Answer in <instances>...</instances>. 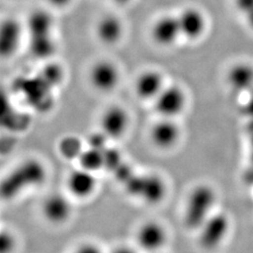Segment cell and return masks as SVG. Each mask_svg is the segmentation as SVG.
Returning a JSON list of instances; mask_svg holds the SVG:
<instances>
[{"mask_svg": "<svg viewBox=\"0 0 253 253\" xmlns=\"http://www.w3.org/2000/svg\"><path fill=\"white\" fill-rule=\"evenodd\" d=\"M45 179L44 166L36 160H28L21 163L2 180L1 195L4 199H13L23 191L42 185Z\"/></svg>", "mask_w": 253, "mask_h": 253, "instance_id": "1", "label": "cell"}, {"mask_svg": "<svg viewBox=\"0 0 253 253\" xmlns=\"http://www.w3.org/2000/svg\"><path fill=\"white\" fill-rule=\"evenodd\" d=\"M217 192L208 184H200L190 191L184 211V223L190 230L200 227L214 212Z\"/></svg>", "mask_w": 253, "mask_h": 253, "instance_id": "2", "label": "cell"}, {"mask_svg": "<svg viewBox=\"0 0 253 253\" xmlns=\"http://www.w3.org/2000/svg\"><path fill=\"white\" fill-rule=\"evenodd\" d=\"M231 228L230 217L225 213H213L200 227V244L208 250H214L221 244Z\"/></svg>", "mask_w": 253, "mask_h": 253, "instance_id": "3", "label": "cell"}, {"mask_svg": "<svg viewBox=\"0 0 253 253\" xmlns=\"http://www.w3.org/2000/svg\"><path fill=\"white\" fill-rule=\"evenodd\" d=\"M154 100L157 111L163 118H174L182 113L186 106V95L177 85L164 87Z\"/></svg>", "mask_w": 253, "mask_h": 253, "instance_id": "4", "label": "cell"}, {"mask_svg": "<svg viewBox=\"0 0 253 253\" xmlns=\"http://www.w3.org/2000/svg\"><path fill=\"white\" fill-rule=\"evenodd\" d=\"M181 35L189 41H196L207 30L208 20L205 13L195 7H188L181 10L177 15Z\"/></svg>", "mask_w": 253, "mask_h": 253, "instance_id": "5", "label": "cell"}, {"mask_svg": "<svg viewBox=\"0 0 253 253\" xmlns=\"http://www.w3.org/2000/svg\"><path fill=\"white\" fill-rule=\"evenodd\" d=\"M151 37L158 45H172L182 37L177 15L166 14L157 19L151 28Z\"/></svg>", "mask_w": 253, "mask_h": 253, "instance_id": "6", "label": "cell"}, {"mask_svg": "<svg viewBox=\"0 0 253 253\" xmlns=\"http://www.w3.org/2000/svg\"><path fill=\"white\" fill-rule=\"evenodd\" d=\"M119 80V73L116 65L101 60L95 64L90 72V81L94 87L102 92L113 90Z\"/></svg>", "mask_w": 253, "mask_h": 253, "instance_id": "7", "label": "cell"}, {"mask_svg": "<svg viewBox=\"0 0 253 253\" xmlns=\"http://www.w3.org/2000/svg\"><path fill=\"white\" fill-rule=\"evenodd\" d=\"M180 137V129L172 118H163L151 128L150 138L161 149H168L175 145Z\"/></svg>", "mask_w": 253, "mask_h": 253, "instance_id": "8", "label": "cell"}, {"mask_svg": "<svg viewBox=\"0 0 253 253\" xmlns=\"http://www.w3.org/2000/svg\"><path fill=\"white\" fill-rule=\"evenodd\" d=\"M23 29L15 19H5L0 27V51L3 56H10L18 49Z\"/></svg>", "mask_w": 253, "mask_h": 253, "instance_id": "9", "label": "cell"}, {"mask_svg": "<svg viewBox=\"0 0 253 253\" xmlns=\"http://www.w3.org/2000/svg\"><path fill=\"white\" fill-rule=\"evenodd\" d=\"M128 117L126 111L119 106L107 109L100 120L102 131L111 138H118L126 131Z\"/></svg>", "mask_w": 253, "mask_h": 253, "instance_id": "10", "label": "cell"}, {"mask_svg": "<svg viewBox=\"0 0 253 253\" xmlns=\"http://www.w3.org/2000/svg\"><path fill=\"white\" fill-rule=\"evenodd\" d=\"M229 86L236 92H251L253 89V65L248 62L235 63L226 75Z\"/></svg>", "mask_w": 253, "mask_h": 253, "instance_id": "11", "label": "cell"}, {"mask_svg": "<svg viewBox=\"0 0 253 253\" xmlns=\"http://www.w3.org/2000/svg\"><path fill=\"white\" fill-rule=\"evenodd\" d=\"M164 87L163 75L153 70L144 72L136 81V93L144 100H155Z\"/></svg>", "mask_w": 253, "mask_h": 253, "instance_id": "12", "label": "cell"}, {"mask_svg": "<svg viewBox=\"0 0 253 253\" xmlns=\"http://www.w3.org/2000/svg\"><path fill=\"white\" fill-rule=\"evenodd\" d=\"M68 188L78 198L90 196L96 189V178L93 172L83 168L73 171L68 178Z\"/></svg>", "mask_w": 253, "mask_h": 253, "instance_id": "13", "label": "cell"}, {"mask_svg": "<svg viewBox=\"0 0 253 253\" xmlns=\"http://www.w3.org/2000/svg\"><path fill=\"white\" fill-rule=\"evenodd\" d=\"M166 234L163 227L155 221H148L143 224L137 234V240L140 246L147 251H156L165 243Z\"/></svg>", "mask_w": 253, "mask_h": 253, "instance_id": "14", "label": "cell"}, {"mask_svg": "<svg viewBox=\"0 0 253 253\" xmlns=\"http://www.w3.org/2000/svg\"><path fill=\"white\" fill-rule=\"evenodd\" d=\"M96 31L101 42L104 44H115L123 35L124 27L118 16L107 14L99 20Z\"/></svg>", "mask_w": 253, "mask_h": 253, "instance_id": "15", "label": "cell"}, {"mask_svg": "<svg viewBox=\"0 0 253 253\" xmlns=\"http://www.w3.org/2000/svg\"><path fill=\"white\" fill-rule=\"evenodd\" d=\"M42 211L46 219L50 222L62 223L70 217L72 207L70 202L64 196L54 194L45 200Z\"/></svg>", "mask_w": 253, "mask_h": 253, "instance_id": "16", "label": "cell"}, {"mask_svg": "<svg viewBox=\"0 0 253 253\" xmlns=\"http://www.w3.org/2000/svg\"><path fill=\"white\" fill-rule=\"evenodd\" d=\"M54 21L53 15L45 10L39 9L31 12L27 22L29 37L52 35Z\"/></svg>", "mask_w": 253, "mask_h": 253, "instance_id": "17", "label": "cell"}, {"mask_svg": "<svg viewBox=\"0 0 253 253\" xmlns=\"http://www.w3.org/2000/svg\"><path fill=\"white\" fill-rule=\"evenodd\" d=\"M166 193L164 181L158 175H144V184L140 198L150 205H156L163 201Z\"/></svg>", "mask_w": 253, "mask_h": 253, "instance_id": "18", "label": "cell"}, {"mask_svg": "<svg viewBox=\"0 0 253 253\" xmlns=\"http://www.w3.org/2000/svg\"><path fill=\"white\" fill-rule=\"evenodd\" d=\"M29 49L38 58H48L55 51V44L52 35L29 37Z\"/></svg>", "mask_w": 253, "mask_h": 253, "instance_id": "19", "label": "cell"}, {"mask_svg": "<svg viewBox=\"0 0 253 253\" xmlns=\"http://www.w3.org/2000/svg\"><path fill=\"white\" fill-rule=\"evenodd\" d=\"M78 161L83 169L96 172L103 168V150L92 147L84 149L78 158Z\"/></svg>", "mask_w": 253, "mask_h": 253, "instance_id": "20", "label": "cell"}, {"mask_svg": "<svg viewBox=\"0 0 253 253\" xmlns=\"http://www.w3.org/2000/svg\"><path fill=\"white\" fill-rule=\"evenodd\" d=\"M58 149L61 156L68 160L78 159L84 150L80 139L75 136H66L59 142Z\"/></svg>", "mask_w": 253, "mask_h": 253, "instance_id": "21", "label": "cell"}, {"mask_svg": "<svg viewBox=\"0 0 253 253\" xmlns=\"http://www.w3.org/2000/svg\"><path fill=\"white\" fill-rule=\"evenodd\" d=\"M122 163L123 162L118 150L111 147L103 149V168L114 172Z\"/></svg>", "mask_w": 253, "mask_h": 253, "instance_id": "22", "label": "cell"}, {"mask_svg": "<svg viewBox=\"0 0 253 253\" xmlns=\"http://www.w3.org/2000/svg\"><path fill=\"white\" fill-rule=\"evenodd\" d=\"M42 76L47 83L54 85L61 80V76H62L61 68L56 64L47 65L43 69Z\"/></svg>", "mask_w": 253, "mask_h": 253, "instance_id": "23", "label": "cell"}, {"mask_svg": "<svg viewBox=\"0 0 253 253\" xmlns=\"http://www.w3.org/2000/svg\"><path fill=\"white\" fill-rule=\"evenodd\" d=\"M108 136L106 135L103 131L101 132H94L91 133L87 143L89 147L92 148H96V149H100V150H103L104 148H106V140H107Z\"/></svg>", "mask_w": 253, "mask_h": 253, "instance_id": "24", "label": "cell"}, {"mask_svg": "<svg viewBox=\"0 0 253 253\" xmlns=\"http://www.w3.org/2000/svg\"><path fill=\"white\" fill-rule=\"evenodd\" d=\"M113 172H114L116 178L118 181L122 182L123 184H125L126 181L128 180L134 174L131 167L128 164L124 163H121Z\"/></svg>", "mask_w": 253, "mask_h": 253, "instance_id": "25", "label": "cell"}, {"mask_svg": "<svg viewBox=\"0 0 253 253\" xmlns=\"http://www.w3.org/2000/svg\"><path fill=\"white\" fill-rule=\"evenodd\" d=\"M234 5L243 17L253 10V0H234Z\"/></svg>", "mask_w": 253, "mask_h": 253, "instance_id": "26", "label": "cell"}, {"mask_svg": "<svg viewBox=\"0 0 253 253\" xmlns=\"http://www.w3.org/2000/svg\"><path fill=\"white\" fill-rule=\"evenodd\" d=\"M13 247L12 237L9 236L7 233H2L0 237V252L8 253Z\"/></svg>", "mask_w": 253, "mask_h": 253, "instance_id": "27", "label": "cell"}, {"mask_svg": "<svg viewBox=\"0 0 253 253\" xmlns=\"http://www.w3.org/2000/svg\"><path fill=\"white\" fill-rule=\"evenodd\" d=\"M53 7L57 8V9H61V8H65L68 7L73 0H47Z\"/></svg>", "mask_w": 253, "mask_h": 253, "instance_id": "28", "label": "cell"}, {"mask_svg": "<svg viewBox=\"0 0 253 253\" xmlns=\"http://www.w3.org/2000/svg\"><path fill=\"white\" fill-rule=\"evenodd\" d=\"M244 111L249 118H253V95L247 100L244 106Z\"/></svg>", "mask_w": 253, "mask_h": 253, "instance_id": "29", "label": "cell"}, {"mask_svg": "<svg viewBox=\"0 0 253 253\" xmlns=\"http://www.w3.org/2000/svg\"><path fill=\"white\" fill-rule=\"evenodd\" d=\"M246 23L248 25V27H250L252 30H253V10L252 12H250L249 14H247L244 16Z\"/></svg>", "mask_w": 253, "mask_h": 253, "instance_id": "30", "label": "cell"}, {"mask_svg": "<svg viewBox=\"0 0 253 253\" xmlns=\"http://www.w3.org/2000/svg\"><path fill=\"white\" fill-rule=\"evenodd\" d=\"M112 1H114L115 3L119 4V5H126L130 0H112Z\"/></svg>", "mask_w": 253, "mask_h": 253, "instance_id": "31", "label": "cell"}, {"mask_svg": "<svg viewBox=\"0 0 253 253\" xmlns=\"http://www.w3.org/2000/svg\"><path fill=\"white\" fill-rule=\"evenodd\" d=\"M251 159H252V162L253 163V145L252 147V150H251Z\"/></svg>", "mask_w": 253, "mask_h": 253, "instance_id": "32", "label": "cell"}]
</instances>
